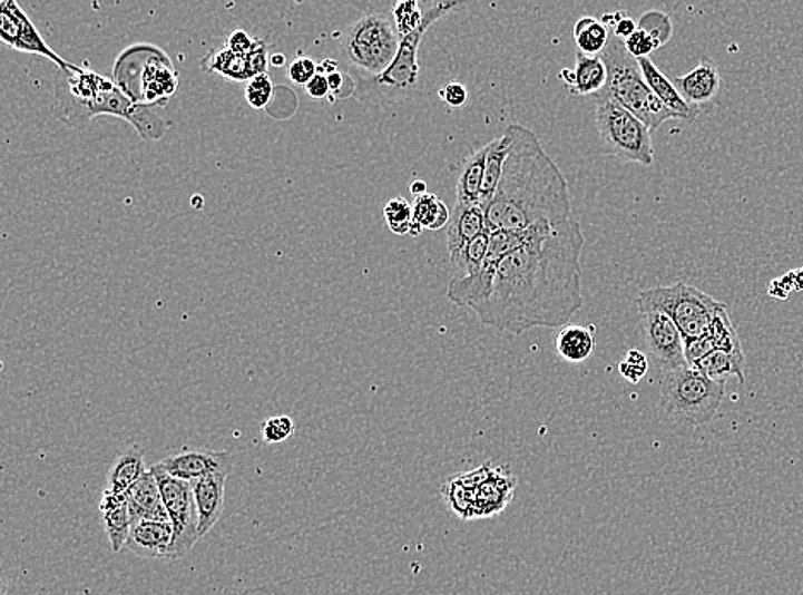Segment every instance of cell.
Masks as SVG:
<instances>
[{"label":"cell","instance_id":"obj_12","mask_svg":"<svg viewBox=\"0 0 803 595\" xmlns=\"http://www.w3.org/2000/svg\"><path fill=\"white\" fill-rule=\"evenodd\" d=\"M458 8L456 2H442V4H433L425 12L423 25L419 30L401 38L400 50H398L396 59L393 64L382 72L378 78H372V82L379 88H389V90H408L411 86H415L419 81V49L422 43L423 35L427 33L433 23H438L439 19L444 18L451 9Z\"/></svg>","mask_w":803,"mask_h":595},{"label":"cell","instance_id":"obj_41","mask_svg":"<svg viewBox=\"0 0 803 595\" xmlns=\"http://www.w3.org/2000/svg\"><path fill=\"white\" fill-rule=\"evenodd\" d=\"M317 72L319 66L315 60H312L311 57L301 56L290 64L286 75H288L293 85L307 86Z\"/></svg>","mask_w":803,"mask_h":595},{"label":"cell","instance_id":"obj_33","mask_svg":"<svg viewBox=\"0 0 803 595\" xmlns=\"http://www.w3.org/2000/svg\"><path fill=\"white\" fill-rule=\"evenodd\" d=\"M442 496L451 508L452 514L458 515L463 520H473L474 518V491L464 486L463 480L459 476L451 477L445 480L442 486Z\"/></svg>","mask_w":803,"mask_h":595},{"label":"cell","instance_id":"obj_23","mask_svg":"<svg viewBox=\"0 0 803 595\" xmlns=\"http://www.w3.org/2000/svg\"><path fill=\"white\" fill-rule=\"evenodd\" d=\"M486 209L480 205L456 203L454 215L448 227L449 256L468 246L473 238L487 231Z\"/></svg>","mask_w":803,"mask_h":595},{"label":"cell","instance_id":"obj_5","mask_svg":"<svg viewBox=\"0 0 803 595\" xmlns=\"http://www.w3.org/2000/svg\"><path fill=\"white\" fill-rule=\"evenodd\" d=\"M114 81L134 101L146 107H165L178 88V75L170 57L158 47L141 43L120 53Z\"/></svg>","mask_w":803,"mask_h":595},{"label":"cell","instance_id":"obj_9","mask_svg":"<svg viewBox=\"0 0 803 595\" xmlns=\"http://www.w3.org/2000/svg\"><path fill=\"white\" fill-rule=\"evenodd\" d=\"M636 304L652 305L667 313L677 324L685 342L706 335L716 313L725 305L684 282L639 292Z\"/></svg>","mask_w":803,"mask_h":595},{"label":"cell","instance_id":"obj_49","mask_svg":"<svg viewBox=\"0 0 803 595\" xmlns=\"http://www.w3.org/2000/svg\"><path fill=\"white\" fill-rule=\"evenodd\" d=\"M624 18H627L626 11H618V12H608V14L604 16V19H601V23L605 25V27L610 30V28L617 27L620 21H623Z\"/></svg>","mask_w":803,"mask_h":595},{"label":"cell","instance_id":"obj_46","mask_svg":"<svg viewBox=\"0 0 803 595\" xmlns=\"http://www.w3.org/2000/svg\"><path fill=\"white\" fill-rule=\"evenodd\" d=\"M256 41L254 38L248 37L244 30H235L234 33L229 35L228 40H226V49L235 53H241V56H247L248 52H252L254 46H256Z\"/></svg>","mask_w":803,"mask_h":595},{"label":"cell","instance_id":"obj_43","mask_svg":"<svg viewBox=\"0 0 803 595\" xmlns=\"http://www.w3.org/2000/svg\"><path fill=\"white\" fill-rule=\"evenodd\" d=\"M439 97H441L449 107L459 108L467 105L470 95H468L467 88H464L461 82L451 81L448 82L441 91H439Z\"/></svg>","mask_w":803,"mask_h":595},{"label":"cell","instance_id":"obj_40","mask_svg":"<svg viewBox=\"0 0 803 595\" xmlns=\"http://www.w3.org/2000/svg\"><path fill=\"white\" fill-rule=\"evenodd\" d=\"M648 369V358H646L640 350H629L626 354V359L618 364L620 377L633 384L639 383V381L646 377Z\"/></svg>","mask_w":803,"mask_h":595},{"label":"cell","instance_id":"obj_42","mask_svg":"<svg viewBox=\"0 0 803 595\" xmlns=\"http://www.w3.org/2000/svg\"><path fill=\"white\" fill-rule=\"evenodd\" d=\"M624 46H626L629 56H633L636 60L648 59L655 50H658L656 49L655 41H653L645 31L639 30V28H637L633 37L624 41Z\"/></svg>","mask_w":803,"mask_h":595},{"label":"cell","instance_id":"obj_22","mask_svg":"<svg viewBox=\"0 0 803 595\" xmlns=\"http://www.w3.org/2000/svg\"><path fill=\"white\" fill-rule=\"evenodd\" d=\"M129 498L133 524L141 520L170 521L165 510L164 498L159 491L158 480L151 470L139 479V482L127 492Z\"/></svg>","mask_w":803,"mask_h":595},{"label":"cell","instance_id":"obj_8","mask_svg":"<svg viewBox=\"0 0 803 595\" xmlns=\"http://www.w3.org/2000/svg\"><path fill=\"white\" fill-rule=\"evenodd\" d=\"M596 104V129L605 152L626 164L652 167L655 162L652 130L627 108L610 97L598 95Z\"/></svg>","mask_w":803,"mask_h":595},{"label":"cell","instance_id":"obj_3","mask_svg":"<svg viewBox=\"0 0 803 595\" xmlns=\"http://www.w3.org/2000/svg\"><path fill=\"white\" fill-rule=\"evenodd\" d=\"M53 91V116L72 129H82L95 117L111 116L133 124L145 142H158L170 127L155 113V108L134 104L114 79L78 68L75 64L56 72Z\"/></svg>","mask_w":803,"mask_h":595},{"label":"cell","instance_id":"obj_38","mask_svg":"<svg viewBox=\"0 0 803 595\" xmlns=\"http://www.w3.org/2000/svg\"><path fill=\"white\" fill-rule=\"evenodd\" d=\"M273 98V81L270 76L259 75L245 82V100L256 110H264Z\"/></svg>","mask_w":803,"mask_h":595},{"label":"cell","instance_id":"obj_39","mask_svg":"<svg viewBox=\"0 0 803 595\" xmlns=\"http://www.w3.org/2000/svg\"><path fill=\"white\" fill-rule=\"evenodd\" d=\"M293 435H295V422H293L292 417H271L263 425V438L266 443H285Z\"/></svg>","mask_w":803,"mask_h":595},{"label":"cell","instance_id":"obj_34","mask_svg":"<svg viewBox=\"0 0 803 595\" xmlns=\"http://www.w3.org/2000/svg\"><path fill=\"white\" fill-rule=\"evenodd\" d=\"M706 335L713 339L716 349L728 350V352H744L741 340H738L737 330L733 326L732 318H729L726 305H723L722 310L716 313L715 320L711 323L709 332H707Z\"/></svg>","mask_w":803,"mask_h":595},{"label":"cell","instance_id":"obj_17","mask_svg":"<svg viewBox=\"0 0 803 595\" xmlns=\"http://www.w3.org/2000/svg\"><path fill=\"white\" fill-rule=\"evenodd\" d=\"M223 474L203 477L193 480L194 499H196L197 514H199V539L208 536L209 530L215 527L223 514L225 506V482Z\"/></svg>","mask_w":803,"mask_h":595},{"label":"cell","instance_id":"obj_37","mask_svg":"<svg viewBox=\"0 0 803 595\" xmlns=\"http://www.w3.org/2000/svg\"><path fill=\"white\" fill-rule=\"evenodd\" d=\"M393 18L398 33H400L401 38H404L422 27L425 12L420 9L419 2H415V0H404V2H398L394 6Z\"/></svg>","mask_w":803,"mask_h":595},{"label":"cell","instance_id":"obj_27","mask_svg":"<svg viewBox=\"0 0 803 595\" xmlns=\"http://www.w3.org/2000/svg\"><path fill=\"white\" fill-rule=\"evenodd\" d=\"M487 155H489V146H483L470 155L461 167L458 184H456V196L461 205H480Z\"/></svg>","mask_w":803,"mask_h":595},{"label":"cell","instance_id":"obj_25","mask_svg":"<svg viewBox=\"0 0 803 595\" xmlns=\"http://www.w3.org/2000/svg\"><path fill=\"white\" fill-rule=\"evenodd\" d=\"M146 472L145 450L134 445L115 458L107 474V489L127 495Z\"/></svg>","mask_w":803,"mask_h":595},{"label":"cell","instance_id":"obj_10","mask_svg":"<svg viewBox=\"0 0 803 595\" xmlns=\"http://www.w3.org/2000/svg\"><path fill=\"white\" fill-rule=\"evenodd\" d=\"M149 470L158 480L165 510L170 518V524L174 525V543H172L168 559L184 558L199 540V514H197L193 486L187 480L175 479L158 464H155Z\"/></svg>","mask_w":803,"mask_h":595},{"label":"cell","instance_id":"obj_47","mask_svg":"<svg viewBox=\"0 0 803 595\" xmlns=\"http://www.w3.org/2000/svg\"><path fill=\"white\" fill-rule=\"evenodd\" d=\"M305 90H307L309 97H311L312 100H323V98L330 97L331 88L330 81H327V76L317 72V75L314 76V79L305 86Z\"/></svg>","mask_w":803,"mask_h":595},{"label":"cell","instance_id":"obj_14","mask_svg":"<svg viewBox=\"0 0 803 595\" xmlns=\"http://www.w3.org/2000/svg\"><path fill=\"white\" fill-rule=\"evenodd\" d=\"M158 466L175 479L193 482V480L215 476V474L228 476L234 470L235 457L228 450L215 451L199 448V450L180 451V453L165 457Z\"/></svg>","mask_w":803,"mask_h":595},{"label":"cell","instance_id":"obj_30","mask_svg":"<svg viewBox=\"0 0 803 595\" xmlns=\"http://www.w3.org/2000/svg\"><path fill=\"white\" fill-rule=\"evenodd\" d=\"M574 40H576L578 52L588 57H598L608 47L610 30L601 23L600 19L585 16L574 27Z\"/></svg>","mask_w":803,"mask_h":595},{"label":"cell","instance_id":"obj_53","mask_svg":"<svg viewBox=\"0 0 803 595\" xmlns=\"http://www.w3.org/2000/svg\"><path fill=\"white\" fill-rule=\"evenodd\" d=\"M423 231H425V228H423L422 225L419 224V222H415V220H413V224H411L410 228L411 237H419V235L422 234Z\"/></svg>","mask_w":803,"mask_h":595},{"label":"cell","instance_id":"obj_29","mask_svg":"<svg viewBox=\"0 0 803 595\" xmlns=\"http://www.w3.org/2000/svg\"><path fill=\"white\" fill-rule=\"evenodd\" d=\"M694 368L703 372L704 377L715 381H726L728 377H737L741 383H745V355L744 352H728V350L716 349L707 354L703 361L697 362Z\"/></svg>","mask_w":803,"mask_h":595},{"label":"cell","instance_id":"obj_15","mask_svg":"<svg viewBox=\"0 0 803 595\" xmlns=\"http://www.w3.org/2000/svg\"><path fill=\"white\" fill-rule=\"evenodd\" d=\"M172 543H174V525L170 521L141 520L133 524L126 547L139 558L168 559Z\"/></svg>","mask_w":803,"mask_h":595},{"label":"cell","instance_id":"obj_32","mask_svg":"<svg viewBox=\"0 0 803 595\" xmlns=\"http://www.w3.org/2000/svg\"><path fill=\"white\" fill-rule=\"evenodd\" d=\"M490 234L492 232L487 228L483 234L473 238L463 250L451 254V263L454 264L456 269L464 272V275H474V273L480 272L481 266L486 263L487 254H489Z\"/></svg>","mask_w":803,"mask_h":595},{"label":"cell","instance_id":"obj_1","mask_svg":"<svg viewBox=\"0 0 803 595\" xmlns=\"http://www.w3.org/2000/svg\"><path fill=\"white\" fill-rule=\"evenodd\" d=\"M585 234L576 216L528 242L497 264L492 291L478 320L499 332L522 335L531 328L570 324L582 305Z\"/></svg>","mask_w":803,"mask_h":595},{"label":"cell","instance_id":"obj_52","mask_svg":"<svg viewBox=\"0 0 803 595\" xmlns=\"http://www.w3.org/2000/svg\"><path fill=\"white\" fill-rule=\"evenodd\" d=\"M270 62L273 64L274 68H283L286 64V59L283 53H276V56L270 57Z\"/></svg>","mask_w":803,"mask_h":595},{"label":"cell","instance_id":"obj_7","mask_svg":"<svg viewBox=\"0 0 803 595\" xmlns=\"http://www.w3.org/2000/svg\"><path fill=\"white\" fill-rule=\"evenodd\" d=\"M400 43L393 12H369L346 28L340 41V52L350 68L378 78L396 59Z\"/></svg>","mask_w":803,"mask_h":595},{"label":"cell","instance_id":"obj_26","mask_svg":"<svg viewBox=\"0 0 803 595\" xmlns=\"http://www.w3.org/2000/svg\"><path fill=\"white\" fill-rule=\"evenodd\" d=\"M556 349L566 362L579 364V362L588 361L595 354V328L566 324L560 328L559 335H557Z\"/></svg>","mask_w":803,"mask_h":595},{"label":"cell","instance_id":"obj_4","mask_svg":"<svg viewBox=\"0 0 803 595\" xmlns=\"http://www.w3.org/2000/svg\"><path fill=\"white\" fill-rule=\"evenodd\" d=\"M608 69V81L600 95L623 105L630 114L643 120L649 130L658 129L662 124L670 119H678L667 105L663 104L648 82H646L639 62L629 56L620 38L610 35V41L601 53Z\"/></svg>","mask_w":803,"mask_h":595},{"label":"cell","instance_id":"obj_28","mask_svg":"<svg viewBox=\"0 0 803 595\" xmlns=\"http://www.w3.org/2000/svg\"><path fill=\"white\" fill-rule=\"evenodd\" d=\"M489 155H487L486 175H483V187H481L480 206L486 209L496 196L497 186L502 177V168L511 153V136L503 130V135L490 142Z\"/></svg>","mask_w":803,"mask_h":595},{"label":"cell","instance_id":"obj_11","mask_svg":"<svg viewBox=\"0 0 803 595\" xmlns=\"http://www.w3.org/2000/svg\"><path fill=\"white\" fill-rule=\"evenodd\" d=\"M648 355L656 368L667 372L685 368V340L675 321L652 305L636 304Z\"/></svg>","mask_w":803,"mask_h":595},{"label":"cell","instance_id":"obj_21","mask_svg":"<svg viewBox=\"0 0 803 595\" xmlns=\"http://www.w3.org/2000/svg\"><path fill=\"white\" fill-rule=\"evenodd\" d=\"M98 508H100L101 521H104L105 533L110 540L111 550L119 553L126 546L127 537L133 528L129 498L127 495L105 489Z\"/></svg>","mask_w":803,"mask_h":595},{"label":"cell","instance_id":"obj_13","mask_svg":"<svg viewBox=\"0 0 803 595\" xmlns=\"http://www.w3.org/2000/svg\"><path fill=\"white\" fill-rule=\"evenodd\" d=\"M0 38L9 49L45 57L59 66V69L71 68V64L47 46L33 21L14 0H0Z\"/></svg>","mask_w":803,"mask_h":595},{"label":"cell","instance_id":"obj_45","mask_svg":"<svg viewBox=\"0 0 803 595\" xmlns=\"http://www.w3.org/2000/svg\"><path fill=\"white\" fill-rule=\"evenodd\" d=\"M493 470H496V467H492V464H486V466L477 467L470 472L459 474V479L463 480L464 486L477 491L481 484L487 482L492 477Z\"/></svg>","mask_w":803,"mask_h":595},{"label":"cell","instance_id":"obj_35","mask_svg":"<svg viewBox=\"0 0 803 595\" xmlns=\"http://www.w3.org/2000/svg\"><path fill=\"white\" fill-rule=\"evenodd\" d=\"M637 28L645 31L655 41L656 49L667 46L668 41L674 37V23H672L670 16L667 12H645L637 21Z\"/></svg>","mask_w":803,"mask_h":595},{"label":"cell","instance_id":"obj_16","mask_svg":"<svg viewBox=\"0 0 803 595\" xmlns=\"http://www.w3.org/2000/svg\"><path fill=\"white\" fill-rule=\"evenodd\" d=\"M559 78L566 85L569 94L595 98L607 86L608 69L600 56L588 57L585 53L576 52L574 68L562 69Z\"/></svg>","mask_w":803,"mask_h":595},{"label":"cell","instance_id":"obj_6","mask_svg":"<svg viewBox=\"0 0 803 595\" xmlns=\"http://www.w3.org/2000/svg\"><path fill=\"white\" fill-rule=\"evenodd\" d=\"M726 381L709 380L696 368L685 365L663 374L659 410L682 426L709 425L725 397Z\"/></svg>","mask_w":803,"mask_h":595},{"label":"cell","instance_id":"obj_18","mask_svg":"<svg viewBox=\"0 0 803 595\" xmlns=\"http://www.w3.org/2000/svg\"><path fill=\"white\" fill-rule=\"evenodd\" d=\"M516 484L518 480L508 469L496 467L492 477L474 491V518H490L506 510L512 501Z\"/></svg>","mask_w":803,"mask_h":595},{"label":"cell","instance_id":"obj_20","mask_svg":"<svg viewBox=\"0 0 803 595\" xmlns=\"http://www.w3.org/2000/svg\"><path fill=\"white\" fill-rule=\"evenodd\" d=\"M678 94L687 104L699 108L707 101L715 100L722 88V76L718 68L709 59L701 60L699 66L680 78L674 79Z\"/></svg>","mask_w":803,"mask_h":595},{"label":"cell","instance_id":"obj_31","mask_svg":"<svg viewBox=\"0 0 803 595\" xmlns=\"http://www.w3.org/2000/svg\"><path fill=\"white\" fill-rule=\"evenodd\" d=\"M413 220L427 231H441L451 222V213L441 197L427 193L413 202Z\"/></svg>","mask_w":803,"mask_h":595},{"label":"cell","instance_id":"obj_2","mask_svg":"<svg viewBox=\"0 0 803 595\" xmlns=\"http://www.w3.org/2000/svg\"><path fill=\"white\" fill-rule=\"evenodd\" d=\"M512 139L496 196L486 208L487 227L528 231L557 227L572 218L569 186L559 165L545 152L533 130L521 124L506 129Z\"/></svg>","mask_w":803,"mask_h":595},{"label":"cell","instance_id":"obj_50","mask_svg":"<svg viewBox=\"0 0 803 595\" xmlns=\"http://www.w3.org/2000/svg\"><path fill=\"white\" fill-rule=\"evenodd\" d=\"M340 71V64L336 62V60L330 59L324 60L321 66H319V72L324 76L333 75V72Z\"/></svg>","mask_w":803,"mask_h":595},{"label":"cell","instance_id":"obj_24","mask_svg":"<svg viewBox=\"0 0 803 595\" xmlns=\"http://www.w3.org/2000/svg\"><path fill=\"white\" fill-rule=\"evenodd\" d=\"M637 62H639L640 71H643V76H645L646 82H648L653 94H655L663 104L667 105L672 113L677 114L678 119L693 123V120L699 116V108L687 104V101L682 98L674 81L663 75L649 57L648 59H639Z\"/></svg>","mask_w":803,"mask_h":595},{"label":"cell","instance_id":"obj_48","mask_svg":"<svg viewBox=\"0 0 803 595\" xmlns=\"http://www.w3.org/2000/svg\"><path fill=\"white\" fill-rule=\"evenodd\" d=\"M637 31V23L634 21L633 18H624L620 23L617 25V27L614 28V35L617 38H620V40L626 41L627 38L633 37L634 33Z\"/></svg>","mask_w":803,"mask_h":595},{"label":"cell","instance_id":"obj_51","mask_svg":"<svg viewBox=\"0 0 803 595\" xmlns=\"http://www.w3.org/2000/svg\"><path fill=\"white\" fill-rule=\"evenodd\" d=\"M427 189H429V187H427L425 181H413V183L410 184V193L415 197L429 193Z\"/></svg>","mask_w":803,"mask_h":595},{"label":"cell","instance_id":"obj_36","mask_svg":"<svg viewBox=\"0 0 803 595\" xmlns=\"http://www.w3.org/2000/svg\"><path fill=\"white\" fill-rule=\"evenodd\" d=\"M384 218L389 231L396 235H410L413 224V205L404 197H393L384 206Z\"/></svg>","mask_w":803,"mask_h":595},{"label":"cell","instance_id":"obj_44","mask_svg":"<svg viewBox=\"0 0 803 595\" xmlns=\"http://www.w3.org/2000/svg\"><path fill=\"white\" fill-rule=\"evenodd\" d=\"M327 81H330L331 95H333V97L346 98L356 90L355 81H353L349 75H343L341 71L327 76Z\"/></svg>","mask_w":803,"mask_h":595},{"label":"cell","instance_id":"obj_19","mask_svg":"<svg viewBox=\"0 0 803 595\" xmlns=\"http://www.w3.org/2000/svg\"><path fill=\"white\" fill-rule=\"evenodd\" d=\"M204 71L215 72L229 81L247 82L264 72V60L257 52L256 46L247 56L232 52L229 49H222L212 53L208 60H204Z\"/></svg>","mask_w":803,"mask_h":595}]
</instances>
